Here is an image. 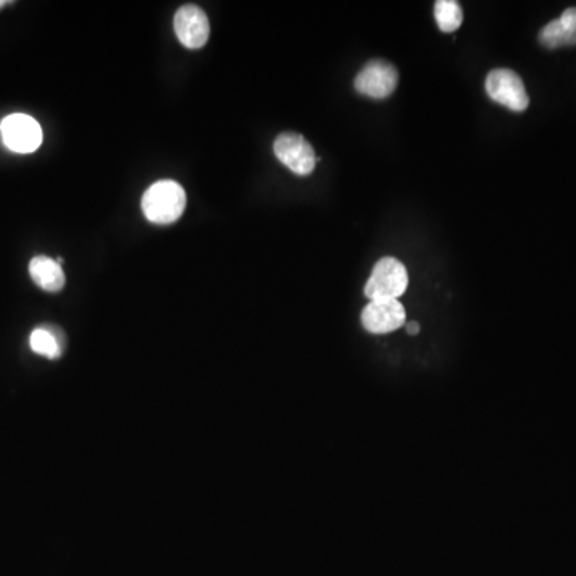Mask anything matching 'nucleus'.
Segmentation results:
<instances>
[{
    "mask_svg": "<svg viewBox=\"0 0 576 576\" xmlns=\"http://www.w3.org/2000/svg\"><path fill=\"white\" fill-rule=\"evenodd\" d=\"M141 208L151 223H175L186 208V192L175 181H159L144 192Z\"/></svg>",
    "mask_w": 576,
    "mask_h": 576,
    "instance_id": "f257e3e1",
    "label": "nucleus"
},
{
    "mask_svg": "<svg viewBox=\"0 0 576 576\" xmlns=\"http://www.w3.org/2000/svg\"><path fill=\"white\" fill-rule=\"evenodd\" d=\"M407 287L408 272L404 263L386 256L375 264L364 292L370 301L399 300Z\"/></svg>",
    "mask_w": 576,
    "mask_h": 576,
    "instance_id": "f03ea898",
    "label": "nucleus"
},
{
    "mask_svg": "<svg viewBox=\"0 0 576 576\" xmlns=\"http://www.w3.org/2000/svg\"><path fill=\"white\" fill-rule=\"evenodd\" d=\"M485 90L495 103L514 112L525 111L530 104L524 82L511 69H493L485 79Z\"/></svg>",
    "mask_w": 576,
    "mask_h": 576,
    "instance_id": "7ed1b4c3",
    "label": "nucleus"
},
{
    "mask_svg": "<svg viewBox=\"0 0 576 576\" xmlns=\"http://www.w3.org/2000/svg\"><path fill=\"white\" fill-rule=\"evenodd\" d=\"M274 154L295 175H311L316 168V152L300 133H280L274 141Z\"/></svg>",
    "mask_w": 576,
    "mask_h": 576,
    "instance_id": "20e7f679",
    "label": "nucleus"
},
{
    "mask_svg": "<svg viewBox=\"0 0 576 576\" xmlns=\"http://www.w3.org/2000/svg\"><path fill=\"white\" fill-rule=\"evenodd\" d=\"M0 136L10 151L31 154L42 144V128L28 114H12L0 122Z\"/></svg>",
    "mask_w": 576,
    "mask_h": 576,
    "instance_id": "39448f33",
    "label": "nucleus"
},
{
    "mask_svg": "<svg viewBox=\"0 0 576 576\" xmlns=\"http://www.w3.org/2000/svg\"><path fill=\"white\" fill-rule=\"evenodd\" d=\"M399 72L394 64L384 60H372L360 69L354 87L360 95L373 100H384L396 92Z\"/></svg>",
    "mask_w": 576,
    "mask_h": 576,
    "instance_id": "423d86ee",
    "label": "nucleus"
},
{
    "mask_svg": "<svg viewBox=\"0 0 576 576\" xmlns=\"http://www.w3.org/2000/svg\"><path fill=\"white\" fill-rule=\"evenodd\" d=\"M360 322L373 335L396 332L407 322V312L399 300L370 301L362 311Z\"/></svg>",
    "mask_w": 576,
    "mask_h": 576,
    "instance_id": "0eeeda50",
    "label": "nucleus"
},
{
    "mask_svg": "<svg viewBox=\"0 0 576 576\" xmlns=\"http://www.w3.org/2000/svg\"><path fill=\"white\" fill-rule=\"evenodd\" d=\"M175 34L181 44L186 48H202L210 37V23L207 13L197 5H184L176 12Z\"/></svg>",
    "mask_w": 576,
    "mask_h": 576,
    "instance_id": "6e6552de",
    "label": "nucleus"
},
{
    "mask_svg": "<svg viewBox=\"0 0 576 576\" xmlns=\"http://www.w3.org/2000/svg\"><path fill=\"white\" fill-rule=\"evenodd\" d=\"M29 274L34 284L39 285L45 292H60L66 284L61 264L48 256L40 255L32 258L29 263Z\"/></svg>",
    "mask_w": 576,
    "mask_h": 576,
    "instance_id": "1a4fd4ad",
    "label": "nucleus"
},
{
    "mask_svg": "<svg viewBox=\"0 0 576 576\" xmlns=\"http://www.w3.org/2000/svg\"><path fill=\"white\" fill-rule=\"evenodd\" d=\"M32 351L47 359H58L63 356L64 333L56 327H37L29 336Z\"/></svg>",
    "mask_w": 576,
    "mask_h": 576,
    "instance_id": "9d476101",
    "label": "nucleus"
},
{
    "mask_svg": "<svg viewBox=\"0 0 576 576\" xmlns=\"http://www.w3.org/2000/svg\"><path fill=\"white\" fill-rule=\"evenodd\" d=\"M434 16L442 32H455L463 24V8L455 0H437Z\"/></svg>",
    "mask_w": 576,
    "mask_h": 576,
    "instance_id": "9b49d317",
    "label": "nucleus"
},
{
    "mask_svg": "<svg viewBox=\"0 0 576 576\" xmlns=\"http://www.w3.org/2000/svg\"><path fill=\"white\" fill-rule=\"evenodd\" d=\"M540 42L541 45H544L546 48H559L572 45V40H570V36H568V32L565 31L564 26L560 23L559 18L549 21V23L541 29Z\"/></svg>",
    "mask_w": 576,
    "mask_h": 576,
    "instance_id": "f8f14e48",
    "label": "nucleus"
},
{
    "mask_svg": "<svg viewBox=\"0 0 576 576\" xmlns=\"http://www.w3.org/2000/svg\"><path fill=\"white\" fill-rule=\"evenodd\" d=\"M560 23L564 26L565 31L568 32L572 45H576V7H570L562 13L559 18Z\"/></svg>",
    "mask_w": 576,
    "mask_h": 576,
    "instance_id": "ddd939ff",
    "label": "nucleus"
},
{
    "mask_svg": "<svg viewBox=\"0 0 576 576\" xmlns=\"http://www.w3.org/2000/svg\"><path fill=\"white\" fill-rule=\"evenodd\" d=\"M407 333L412 336L418 335V333H420V325H418V322H408Z\"/></svg>",
    "mask_w": 576,
    "mask_h": 576,
    "instance_id": "4468645a",
    "label": "nucleus"
},
{
    "mask_svg": "<svg viewBox=\"0 0 576 576\" xmlns=\"http://www.w3.org/2000/svg\"><path fill=\"white\" fill-rule=\"evenodd\" d=\"M10 4V2H7V0H0V8L5 7V5Z\"/></svg>",
    "mask_w": 576,
    "mask_h": 576,
    "instance_id": "2eb2a0df",
    "label": "nucleus"
}]
</instances>
